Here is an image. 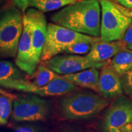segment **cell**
I'll list each match as a JSON object with an SVG mask.
<instances>
[{"instance_id":"obj_1","label":"cell","mask_w":132,"mask_h":132,"mask_svg":"<svg viewBox=\"0 0 132 132\" xmlns=\"http://www.w3.org/2000/svg\"><path fill=\"white\" fill-rule=\"evenodd\" d=\"M100 15L99 0H80L54 13L51 20L54 23L76 32L99 37Z\"/></svg>"},{"instance_id":"obj_2","label":"cell","mask_w":132,"mask_h":132,"mask_svg":"<svg viewBox=\"0 0 132 132\" xmlns=\"http://www.w3.org/2000/svg\"><path fill=\"white\" fill-rule=\"evenodd\" d=\"M109 104L110 100L97 92L75 90L60 97L57 113L62 120H85L94 118Z\"/></svg>"},{"instance_id":"obj_3","label":"cell","mask_w":132,"mask_h":132,"mask_svg":"<svg viewBox=\"0 0 132 132\" xmlns=\"http://www.w3.org/2000/svg\"><path fill=\"white\" fill-rule=\"evenodd\" d=\"M15 6L0 12V58L16 57L23 28V15Z\"/></svg>"},{"instance_id":"obj_4","label":"cell","mask_w":132,"mask_h":132,"mask_svg":"<svg viewBox=\"0 0 132 132\" xmlns=\"http://www.w3.org/2000/svg\"><path fill=\"white\" fill-rule=\"evenodd\" d=\"M100 40H101L100 37L86 35L54 23H50L47 25V37L41 54L40 61H45L64 53L73 43L88 42L94 44Z\"/></svg>"},{"instance_id":"obj_5","label":"cell","mask_w":132,"mask_h":132,"mask_svg":"<svg viewBox=\"0 0 132 132\" xmlns=\"http://www.w3.org/2000/svg\"><path fill=\"white\" fill-rule=\"evenodd\" d=\"M101 6L100 40L104 42L122 40L132 18L123 14L111 0H99Z\"/></svg>"},{"instance_id":"obj_6","label":"cell","mask_w":132,"mask_h":132,"mask_svg":"<svg viewBox=\"0 0 132 132\" xmlns=\"http://www.w3.org/2000/svg\"><path fill=\"white\" fill-rule=\"evenodd\" d=\"M48 100L34 94L16 95L11 118L16 122H44L51 114Z\"/></svg>"},{"instance_id":"obj_7","label":"cell","mask_w":132,"mask_h":132,"mask_svg":"<svg viewBox=\"0 0 132 132\" xmlns=\"http://www.w3.org/2000/svg\"><path fill=\"white\" fill-rule=\"evenodd\" d=\"M132 123V98L122 95L109 105L100 123V132H124Z\"/></svg>"},{"instance_id":"obj_8","label":"cell","mask_w":132,"mask_h":132,"mask_svg":"<svg viewBox=\"0 0 132 132\" xmlns=\"http://www.w3.org/2000/svg\"><path fill=\"white\" fill-rule=\"evenodd\" d=\"M106 61L94 62L88 60L86 56L67 54L57 55L42 62V64L59 75H64L74 73L92 67L100 69Z\"/></svg>"},{"instance_id":"obj_9","label":"cell","mask_w":132,"mask_h":132,"mask_svg":"<svg viewBox=\"0 0 132 132\" xmlns=\"http://www.w3.org/2000/svg\"><path fill=\"white\" fill-rule=\"evenodd\" d=\"M23 15L31 23L32 62L34 67L37 69L40 62L41 54L47 37V19L44 12L34 7L28 9Z\"/></svg>"},{"instance_id":"obj_10","label":"cell","mask_w":132,"mask_h":132,"mask_svg":"<svg viewBox=\"0 0 132 132\" xmlns=\"http://www.w3.org/2000/svg\"><path fill=\"white\" fill-rule=\"evenodd\" d=\"M15 65L28 75L35 72L32 57V29L30 21L23 15V28L18 46Z\"/></svg>"},{"instance_id":"obj_11","label":"cell","mask_w":132,"mask_h":132,"mask_svg":"<svg viewBox=\"0 0 132 132\" xmlns=\"http://www.w3.org/2000/svg\"><path fill=\"white\" fill-rule=\"evenodd\" d=\"M98 89V94L108 100L122 95L120 77L112 67L110 60L107 61L100 68Z\"/></svg>"},{"instance_id":"obj_12","label":"cell","mask_w":132,"mask_h":132,"mask_svg":"<svg viewBox=\"0 0 132 132\" xmlns=\"http://www.w3.org/2000/svg\"><path fill=\"white\" fill-rule=\"evenodd\" d=\"M16 65L6 60H0V87L20 91L28 79Z\"/></svg>"},{"instance_id":"obj_13","label":"cell","mask_w":132,"mask_h":132,"mask_svg":"<svg viewBox=\"0 0 132 132\" xmlns=\"http://www.w3.org/2000/svg\"><path fill=\"white\" fill-rule=\"evenodd\" d=\"M126 48L122 40L111 42L100 40L92 44L90 52L85 56L90 61L102 62L110 60L120 50Z\"/></svg>"},{"instance_id":"obj_14","label":"cell","mask_w":132,"mask_h":132,"mask_svg":"<svg viewBox=\"0 0 132 132\" xmlns=\"http://www.w3.org/2000/svg\"><path fill=\"white\" fill-rule=\"evenodd\" d=\"M61 76L75 85L90 89L98 93L99 72L97 68L92 67L74 73Z\"/></svg>"},{"instance_id":"obj_15","label":"cell","mask_w":132,"mask_h":132,"mask_svg":"<svg viewBox=\"0 0 132 132\" xmlns=\"http://www.w3.org/2000/svg\"><path fill=\"white\" fill-rule=\"evenodd\" d=\"M110 64L120 77L132 69V50L127 48L120 50L110 61Z\"/></svg>"},{"instance_id":"obj_16","label":"cell","mask_w":132,"mask_h":132,"mask_svg":"<svg viewBox=\"0 0 132 132\" xmlns=\"http://www.w3.org/2000/svg\"><path fill=\"white\" fill-rule=\"evenodd\" d=\"M29 76V78L28 79L30 80L33 85L36 87H42L48 85L54 79L59 78L61 75L41 64L37 66L35 72Z\"/></svg>"},{"instance_id":"obj_17","label":"cell","mask_w":132,"mask_h":132,"mask_svg":"<svg viewBox=\"0 0 132 132\" xmlns=\"http://www.w3.org/2000/svg\"><path fill=\"white\" fill-rule=\"evenodd\" d=\"M79 1L80 0H29V6L45 13L62 9Z\"/></svg>"},{"instance_id":"obj_18","label":"cell","mask_w":132,"mask_h":132,"mask_svg":"<svg viewBox=\"0 0 132 132\" xmlns=\"http://www.w3.org/2000/svg\"><path fill=\"white\" fill-rule=\"evenodd\" d=\"M15 95L6 90L0 93V125L7 123L12 113L13 102Z\"/></svg>"},{"instance_id":"obj_19","label":"cell","mask_w":132,"mask_h":132,"mask_svg":"<svg viewBox=\"0 0 132 132\" xmlns=\"http://www.w3.org/2000/svg\"><path fill=\"white\" fill-rule=\"evenodd\" d=\"M93 44L88 42H77L73 43L65 50L64 53L68 54L83 55L90 52Z\"/></svg>"},{"instance_id":"obj_20","label":"cell","mask_w":132,"mask_h":132,"mask_svg":"<svg viewBox=\"0 0 132 132\" xmlns=\"http://www.w3.org/2000/svg\"><path fill=\"white\" fill-rule=\"evenodd\" d=\"M123 92L128 97L132 98V69L120 76Z\"/></svg>"},{"instance_id":"obj_21","label":"cell","mask_w":132,"mask_h":132,"mask_svg":"<svg viewBox=\"0 0 132 132\" xmlns=\"http://www.w3.org/2000/svg\"><path fill=\"white\" fill-rule=\"evenodd\" d=\"M13 132H44L42 127L34 124H23L12 126Z\"/></svg>"},{"instance_id":"obj_22","label":"cell","mask_w":132,"mask_h":132,"mask_svg":"<svg viewBox=\"0 0 132 132\" xmlns=\"http://www.w3.org/2000/svg\"><path fill=\"white\" fill-rule=\"evenodd\" d=\"M122 40L128 49L132 50V22L127 29Z\"/></svg>"},{"instance_id":"obj_23","label":"cell","mask_w":132,"mask_h":132,"mask_svg":"<svg viewBox=\"0 0 132 132\" xmlns=\"http://www.w3.org/2000/svg\"><path fill=\"white\" fill-rule=\"evenodd\" d=\"M29 0H12L15 6L19 8L23 14L29 7Z\"/></svg>"},{"instance_id":"obj_24","label":"cell","mask_w":132,"mask_h":132,"mask_svg":"<svg viewBox=\"0 0 132 132\" xmlns=\"http://www.w3.org/2000/svg\"><path fill=\"white\" fill-rule=\"evenodd\" d=\"M116 4V6H118V7L119 9V10L123 13V14H125V15L129 16V17L132 18V8H126L123 6H121V5Z\"/></svg>"},{"instance_id":"obj_25","label":"cell","mask_w":132,"mask_h":132,"mask_svg":"<svg viewBox=\"0 0 132 132\" xmlns=\"http://www.w3.org/2000/svg\"><path fill=\"white\" fill-rule=\"evenodd\" d=\"M119 4L126 8H132V0H114Z\"/></svg>"},{"instance_id":"obj_26","label":"cell","mask_w":132,"mask_h":132,"mask_svg":"<svg viewBox=\"0 0 132 132\" xmlns=\"http://www.w3.org/2000/svg\"><path fill=\"white\" fill-rule=\"evenodd\" d=\"M61 132H81V130L78 127L73 126H66L62 128Z\"/></svg>"},{"instance_id":"obj_27","label":"cell","mask_w":132,"mask_h":132,"mask_svg":"<svg viewBox=\"0 0 132 132\" xmlns=\"http://www.w3.org/2000/svg\"><path fill=\"white\" fill-rule=\"evenodd\" d=\"M124 132H132V123H128L125 127Z\"/></svg>"},{"instance_id":"obj_28","label":"cell","mask_w":132,"mask_h":132,"mask_svg":"<svg viewBox=\"0 0 132 132\" xmlns=\"http://www.w3.org/2000/svg\"><path fill=\"white\" fill-rule=\"evenodd\" d=\"M6 3V0H0V6H4Z\"/></svg>"},{"instance_id":"obj_29","label":"cell","mask_w":132,"mask_h":132,"mask_svg":"<svg viewBox=\"0 0 132 132\" xmlns=\"http://www.w3.org/2000/svg\"><path fill=\"white\" fill-rule=\"evenodd\" d=\"M85 132H95V131H93V130H87V131H86Z\"/></svg>"},{"instance_id":"obj_30","label":"cell","mask_w":132,"mask_h":132,"mask_svg":"<svg viewBox=\"0 0 132 132\" xmlns=\"http://www.w3.org/2000/svg\"><path fill=\"white\" fill-rule=\"evenodd\" d=\"M1 9H2V8H0V12H1Z\"/></svg>"}]
</instances>
